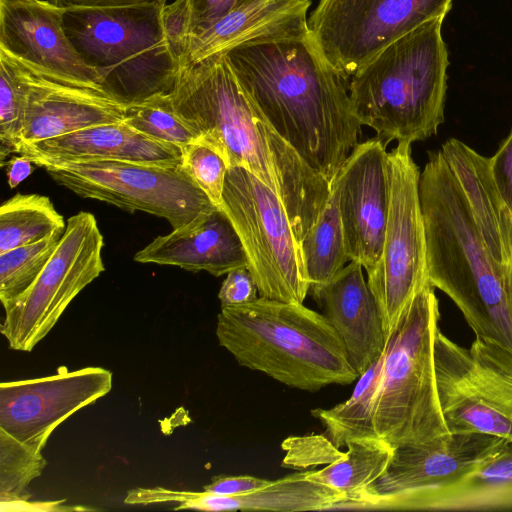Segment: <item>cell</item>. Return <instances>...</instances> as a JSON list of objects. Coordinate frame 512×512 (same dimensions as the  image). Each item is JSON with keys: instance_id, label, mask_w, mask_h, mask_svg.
<instances>
[{"instance_id": "6da1fadb", "label": "cell", "mask_w": 512, "mask_h": 512, "mask_svg": "<svg viewBox=\"0 0 512 512\" xmlns=\"http://www.w3.org/2000/svg\"><path fill=\"white\" fill-rule=\"evenodd\" d=\"M224 54L250 102L330 184L362 134L350 79L328 63L310 34L246 43Z\"/></svg>"}, {"instance_id": "7a4b0ae2", "label": "cell", "mask_w": 512, "mask_h": 512, "mask_svg": "<svg viewBox=\"0 0 512 512\" xmlns=\"http://www.w3.org/2000/svg\"><path fill=\"white\" fill-rule=\"evenodd\" d=\"M175 113L228 167L247 169L281 200L299 243L330 184L271 127L240 87L224 53L180 67L169 94Z\"/></svg>"}, {"instance_id": "3957f363", "label": "cell", "mask_w": 512, "mask_h": 512, "mask_svg": "<svg viewBox=\"0 0 512 512\" xmlns=\"http://www.w3.org/2000/svg\"><path fill=\"white\" fill-rule=\"evenodd\" d=\"M434 289L428 282L414 295L386 338L383 353L358 377L346 401L311 410L338 448L368 437L395 448L449 432L435 379L440 312Z\"/></svg>"}, {"instance_id": "277c9868", "label": "cell", "mask_w": 512, "mask_h": 512, "mask_svg": "<svg viewBox=\"0 0 512 512\" xmlns=\"http://www.w3.org/2000/svg\"><path fill=\"white\" fill-rule=\"evenodd\" d=\"M428 280L458 307L476 337L512 351V275L489 252L441 150L419 177Z\"/></svg>"}, {"instance_id": "5b68a950", "label": "cell", "mask_w": 512, "mask_h": 512, "mask_svg": "<svg viewBox=\"0 0 512 512\" xmlns=\"http://www.w3.org/2000/svg\"><path fill=\"white\" fill-rule=\"evenodd\" d=\"M216 336L239 365L292 388L315 392L359 377L335 328L303 304L260 296L223 307Z\"/></svg>"}, {"instance_id": "8992f818", "label": "cell", "mask_w": 512, "mask_h": 512, "mask_svg": "<svg viewBox=\"0 0 512 512\" xmlns=\"http://www.w3.org/2000/svg\"><path fill=\"white\" fill-rule=\"evenodd\" d=\"M444 18H433L399 37L350 77L354 115L386 146L392 140H426L444 122L449 66Z\"/></svg>"}, {"instance_id": "52a82bcc", "label": "cell", "mask_w": 512, "mask_h": 512, "mask_svg": "<svg viewBox=\"0 0 512 512\" xmlns=\"http://www.w3.org/2000/svg\"><path fill=\"white\" fill-rule=\"evenodd\" d=\"M164 5L64 9L71 44L100 76L103 93L125 107L175 86L180 65L164 35Z\"/></svg>"}, {"instance_id": "ba28073f", "label": "cell", "mask_w": 512, "mask_h": 512, "mask_svg": "<svg viewBox=\"0 0 512 512\" xmlns=\"http://www.w3.org/2000/svg\"><path fill=\"white\" fill-rule=\"evenodd\" d=\"M30 160L45 168L57 184L82 198L164 218L173 230L218 208L182 165L118 160Z\"/></svg>"}, {"instance_id": "9c48e42d", "label": "cell", "mask_w": 512, "mask_h": 512, "mask_svg": "<svg viewBox=\"0 0 512 512\" xmlns=\"http://www.w3.org/2000/svg\"><path fill=\"white\" fill-rule=\"evenodd\" d=\"M235 227L261 297L303 304L309 281L279 197L239 166L228 167L220 206Z\"/></svg>"}, {"instance_id": "30bf717a", "label": "cell", "mask_w": 512, "mask_h": 512, "mask_svg": "<svg viewBox=\"0 0 512 512\" xmlns=\"http://www.w3.org/2000/svg\"><path fill=\"white\" fill-rule=\"evenodd\" d=\"M434 366L449 432L488 434L512 443V351L481 337L463 347L438 328Z\"/></svg>"}, {"instance_id": "8fae6325", "label": "cell", "mask_w": 512, "mask_h": 512, "mask_svg": "<svg viewBox=\"0 0 512 512\" xmlns=\"http://www.w3.org/2000/svg\"><path fill=\"white\" fill-rule=\"evenodd\" d=\"M387 168L390 199L382 253L375 268L367 273L385 338L414 295L429 282L420 171L412 158L411 143L398 142L388 152Z\"/></svg>"}, {"instance_id": "7c38bea8", "label": "cell", "mask_w": 512, "mask_h": 512, "mask_svg": "<svg viewBox=\"0 0 512 512\" xmlns=\"http://www.w3.org/2000/svg\"><path fill=\"white\" fill-rule=\"evenodd\" d=\"M103 235L95 216L79 212L49 261L19 298L4 307L0 326L11 349L30 352L51 331L72 300L104 270Z\"/></svg>"}, {"instance_id": "4fadbf2b", "label": "cell", "mask_w": 512, "mask_h": 512, "mask_svg": "<svg viewBox=\"0 0 512 512\" xmlns=\"http://www.w3.org/2000/svg\"><path fill=\"white\" fill-rule=\"evenodd\" d=\"M451 7L452 0H319L308 29L322 56L350 79L387 45Z\"/></svg>"}, {"instance_id": "5bb4252c", "label": "cell", "mask_w": 512, "mask_h": 512, "mask_svg": "<svg viewBox=\"0 0 512 512\" xmlns=\"http://www.w3.org/2000/svg\"><path fill=\"white\" fill-rule=\"evenodd\" d=\"M510 444L482 433H451L394 448L385 472L348 507L402 510L409 500L449 487L495 458Z\"/></svg>"}, {"instance_id": "9a60e30c", "label": "cell", "mask_w": 512, "mask_h": 512, "mask_svg": "<svg viewBox=\"0 0 512 512\" xmlns=\"http://www.w3.org/2000/svg\"><path fill=\"white\" fill-rule=\"evenodd\" d=\"M112 372L101 367L0 384V428L42 452L52 432L78 410L112 389Z\"/></svg>"}, {"instance_id": "2e32d148", "label": "cell", "mask_w": 512, "mask_h": 512, "mask_svg": "<svg viewBox=\"0 0 512 512\" xmlns=\"http://www.w3.org/2000/svg\"><path fill=\"white\" fill-rule=\"evenodd\" d=\"M64 9L43 0H0V50L45 78L102 92L101 78L68 39Z\"/></svg>"}, {"instance_id": "e0dca14e", "label": "cell", "mask_w": 512, "mask_h": 512, "mask_svg": "<svg viewBox=\"0 0 512 512\" xmlns=\"http://www.w3.org/2000/svg\"><path fill=\"white\" fill-rule=\"evenodd\" d=\"M387 156L386 145L376 136L358 143L330 183L350 261L367 273L382 253L390 199Z\"/></svg>"}, {"instance_id": "ac0fdd59", "label": "cell", "mask_w": 512, "mask_h": 512, "mask_svg": "<svg viewBox=\"0 0 512 512\" xmlns=\"http://www.w3.org/2000/svg\"><path fill=\"white\" fill-rule=\"evenodd\" d=\"M25 69L27 98L17 152L23 144L124 120L125 106L106 94L63 84Z\"/></svg>"}, {"instance_id": "d6986e66", "label": "cell", "mask_w": 512, "mask_h": 512, "mask_svg": "<svg viewBox=\"0 0 512 512\" xmlns=\"http://www.w3.org/2000/svg\"><path fill=\"white\" fill-rule=\"evenodd\" d=\"M134 260L191 272L206 271L216 277L248 267L240 237L221 207L185 227L156 237L136 252Z\"/></svg>"}, {"instance_id": "ffe728a7", "label": "cell", "mask_w": 512, "mask_h": 512, "mask_svg": "<svg viewBox=\"0 0 512 512\" xmlns=\"http://www.w3.org/2000/svg\"><path fill=\"white\" fill-rule=\"evenodd\" d=\"M314 299L339 334L360 376L381 356L386 343L379 308L364 279L363 266L350 261Z\"/></svg>"}, {"instance_id": "44dd1931", "label": "cell", "mask_w": 512, "mask_h": 512, "mask_svg": "<svg viewBox=\"0 0 512 512\" xmlns=\"http://www.w3.org/2000/svg\"><path fill=\"white\" fill-rule=\"evenodd\" d=\"M17 154L44 160H118L162 166L181 165V148L141 134L125 122L84 128L23 144Z\"/></svg>"}, {"instance_id": "7402d4cb", "label": "cell", "mask_w": 512, "mask_h": 512, "mask_svg": "<svg viewBox=\"0 0 512 512\" xmlns=\"http://www.w3.org/2000/svg\"><path fill=\"white\" fill-rule=\"evenodd\" d=\"M311 0H251L190 39L184 64L240 45L309 35Z\"/></svg>"}, {"instance_id": "603a6c76", "label": "cell", "mask_w": 512, "mask_h": 512, "mask_svg": "<svg viewBox=\"0 0 512 512\" xmlns=\"http://www.w3.org/2000/svg\"><path fill=\"white\" fill-rule=\"evenodd\" d=\"M310 470L282 477L256 491L221 496L206 491H179L163 487L151 488L152 503L179 504L174 510L194 509L202 511H324L346 500L345 496L326 485L308 478Z\"/></svg>"}, {"instance_id": "cb8c5ba5", "label": "cell", "mask_w": 512, "mask_h": 512, "mask_svg": "<svg viewBox=\"0 0 512 512\" xmlns=\"http://www.w3.org/2000/svg\"><path fill=\"white\" fill-rule=\"evenodd\" d=\"M459 183L482 238L494 259L509 266L512 259V214L496 186L489 158L450 138L440 149Z\"/></svg>"}, {"instance_id": "d4e9b609", "label": "cell", "mask_w": 512, "mask_h": 512, "mask_svg": "<svg viewBox=\"0 0 512 512\" xmlns=\"http://www.w3.org/2000/svg\"><path fill=\"white\" fill-rule=\"evenodd\" d=\"M410 510H512V443L457 483L414 498Z\"/></svg>"}, {"instance_id": "484cf974", "label": "cell", "mask_w": 512, "mask_h": 512, "mask_svg": "<svg viewBox=\"0 0 512 512\" xmlns=\"http://www.w3.org/2000/svg\"><path fill=\"white\" fill-rule=\"evenodd\" d=\"M348 450L320 470H310L308 478L343 494L344 502L333 510L348 509L386 470L394 448L376 438L349 441Z\"/></svg>"}, {"instance_id": "4316f807", "label": "cell", "mask_w": 512, "mask_h": 512, "mask_svg": "<svg viewBox=\"0 0 512 512\" xmlns=\"http://www.w3.org/2000/svg\"><path fill=\"white\" fill-rule=\"evenodd\" d=\"M301 252L313 298L350 261L337 205L330 185L329 197L315 223L302 239Z\"/></svg>"}, {"instance_id": "83f0119b", "label": "cell", "mask_w": 512, "mask_h": 512, "mask_svg": "<svg viewBox=\"0 0 512 512\" xmlns=\"http://www.w3.org/2000/svg\"><path fill=\"white\" fill-rule=\"evenodd\" d=\"M66 224L49 197L17 193L0 207V253L63 235Z\"/></svg>"}, {"instance_id": "f1b7e54d", "label": "cell", "mask_w": 512, "mask_h": 512, "mask_svg": "<svg viewBox=\"0 0 512 512\" xmlns=\"http://www.w3.org/2000/svg\"><path fill=\"white\" fill-rule=\"evenodd\" d=\"M27 98L25 67L0 50V164L17 154Z\"/></svg>"}, {"instance_id": "f546056e", "label": "cell", "mask_w": 512, "mask_h": 512, "mask_svg": "<svg viewBox=\"0 0 512 512\" xmlns=\"http://www.w3.org/2000/svg\"><path fill=\"white\" fill-rule=\"evenodd\" d=\"M46 465L42 452L0 428V504L28 501L29 484Z\"/></svg>"}, {"instance_id": "4dcf8cb0", "label": "cell", "mask_w": 512, "mask_h": 512, "mask_svg": "<svg viewBox=\"0 0 512 512\" xmlns=\"http://www.w3.org/2000/svg\"><path fill=\"white\" fill-rule=\"evenodd\" d=\"M61 237V234H55L0 253V300L3 307L29 289L54 253Z\"/></svg>"}, {"instance_id": "1f68e13d", "label": "cell", "mask_w": 512, "mask_h": 512, "mask_svg": "<svg viewBox=\"0 0 512 512\" xmlns=\"http://www.w3.org/2000/svg\"><path fill=\"white\" fill-rule=\"evenodd\" d=\"M123 122L143 135L180 148L198 140L195 132L173 110L169 94L126 106Z\"/></svg>"}, {"instance_id": "d6a6232c", "label": "cell", "mask_w": 512, "mask_h": 512, "mask_svg": "<svg viewBox=\"0 0 512 512\" xmlns=\"http://www.w3.org/2000/svg\"><path fill=\"white\" fill-rule=\"evenodd\" d=\"M181 165L219 207L228 169L225 160L211 147L196 141L181 147Z\"/></svg>"}, {"instance_id": "836d02e7", "label": "cell", "mask_w": 512, "mask_h": 512, "mask_svg": "<svg viewBox=\"0 0 512 512\" xmlns=\"http://www.w3.org/2000/svg\"><path fill=\"white\" fill-rule=\"evenodd\" d=\"M281 447L286 452L282 461V466L286 468L328 465L344 453L325 434L290 436L282 442Z\"/></svg>"}, {"instance_id": "e575fe53", "label": "cell", "mask_w": 512, "mask_h": 512, "mask_svg": "<svg viewBox=\"0 0 512 512\" xmlns=\"http://www.w3.org/2000/svg\"><path fill=\"white\" fill-rule=\"evenodd\" d=\"M162 25L166 41L180 67L189 45L190 9L188 0H174L162 9Z\"/></svg>"}, {"instance_id": "d590c367", "label": "cell", "mask_w": 512, "mask_h": 512, "mask_svg": "<svg viewBox=\"0 0 512 512\" xmlns=\"http://www.w3.org/2000/svg\"><path fill=\"white\" fill-rule=\"evenodd\" d=\"M251 0H188L190 9V39L209 28L219 19L241 8Z\"/></svg>"}, {"instance_id": "8d00e7d4", "label": "cell", "mask_w": 512, "mask_h": 512, "mask_svg": "<svg viewBox=\"0 0 512 512\" xmlns=\"http://www.w3.org/2000/svg\"><path fill=\"white\" fill-rule=\"evenodd\" d=\"M226 275L218 293L221 308L243 305L258 298L256 282L247 267L234 269Z\"/></svg>"}, {"instance_id": "74e56055", "label": "cell", "mask_w": 512, "mask_h": 512, "mask_svg": "<svg viewBox=\"0 0 512 512\" xmlns=\"http://www.w3.org/2000/svg\"><path fill=\"white\" fill-rule=\"evenodd\" d=\"M489 162L496 186L512 214V130Z\"/></svg>"}, {"instance_id": "f35d334b", "label": "cell", "mask_w": 512, "mask_h": 512, "mask_svg": "<svg viewBox=\"0 0 512 512\" xmlns=\"http://www.w3.org/2000/svg\"><path fill=\"white\" fill-rule=\"evenodd\" d=\"M273 480L258 478L250 475H219L203 487V490L221 496L244 494L270 485Z\"/></svg>"}, {"instance_id": "ab89813d", "label": "cell", "mask_w": 512, "mask_h": 512, "mask_svg": "<svg viewBox=\"0 0 512 512\" xmlns=\"http://www.w3.org/2000/svg\"><path fill=\"white\" fill-rule=\"evenodd\" d=\"M63 8H117L145 4H166L167 0H49Z\"/></svg>"}, {"instance_id": "60d3db41", "label": "cell", "mask_w": 512, "mask_h": 512, "mask_svg": "<svg viewBox=\"0 0 512 512\" xmlns=\"http://www.w3.org/2000/svg\"><path fill=\"white\" fill-rule=\"evenodd\" d=\"M32 161L25 155L12 156L6 161L7 179L10 188L17 187L33 171Z\"/></svg>"}, {"instance_id": "b9f144b4", "label": "cell", "mask_w": 512, "mask_h": 512, "mask_svg": "<svg viewBox=\"0 0 512 512\" xmlns=\"http://www.w3.org/2000/svg\"><path fill=\"white\" fill-rule=\"evenodd\" d=\"M509 267H510V271H511V275H512V259H511V262L509 264Z\"/></svg>"}]
</instances>
